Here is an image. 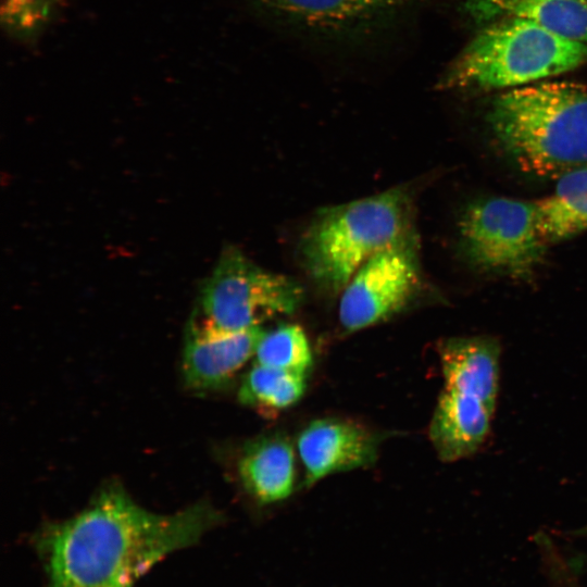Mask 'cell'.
<instances>
[{
  "label": "cell",
  "mask_w": 587,
  "mask_h": 587,
  "mask_svg": "<svg viewBox=\"0 0 587 587\" xmlns=\"http://www.w3.org/2000/svg\"><path fill=\"white\" fill-rule=\"evenodd\" d=\"M220 521L204 501L171 514L148 511L120 484L110 483L74 516L43 524L34 541L48 587H130Z\"/></svg>",
  "instance_id": "1"
},
{
  "label": "cell",
  "mask_w": 587,
  "mask_h": 587,
  "mask_svg": "<svg viewBox=\"0 0 587 587\" xmlns=\"http://www.w3.org/2000/svg\"><path fill=\"white\" fill-rule=\"evenodd\" d=\"M502 152L521 171L558 178L587 164V86L544 80L509 89L487 111Z\"/></svg>",
  "instance_id": "2"
},
{
  "label": "cell",
  "mask_w": 587,
  "mask_h": 587,
  "mask_svg": "<svg viewBox=\"0 0 587 587\" xmlns=\"http://www.w3.org/2000/svg\"><path fill=\"white\" fill-rule=\"evenodd\" d=\"M413 233L409 191L396 187L320 210L301 237L300 261L315 286L334 297L370 258Z\"/></svg>",
  "instance_id": "3"
},
{
  "label": "cell",
  "mask_w": 587,
  "mask_h": 587,
  "mask_svg": "<svg viewBox=\"0 0 587 587\" xmlns=\"http://www.w3.org/2000/svg\"><path fill=\"white\" fill-rule=\"evenodd\" d=\"M587 63V43L557 35L524 18L490 22L444 74L445 89H513Z\"/></svg>",
  "instance_id": "4"
},
{
  "label": "cell",
  "mask_w": 587,
  "mask_h": 587,
  "mask_svg": "<svg viewBox=\"0 0 587 587\" xmlns=\"http://www.w3.org/2000/svg\"><path fill=\"white\" fill-rule=\"evenodd\" d=\"M459 229L471 265L513 279H529L548 247L539 232L536 201L478 199L464 210Z\"/></svg>",
  "instance_id": "5"
},
{
  "label": "cell",
  "mask_w": 587,
  "mask_h": 587,
  "mask_svg": "<svg viewBox=\"0 0 587 587\" xmlns=\"http://www.w3.org/2000/svg\"><path fill=\"white\" fill-rule=\"evenodd\" d=\"M199 299L196 312L204 322L225 330H243L294 313L302 303L303 289L294 278L267 271L228 247L204 280Z\"/></svg>",
  "instance_id": "6"
},
{
  "label": "cell",
  "mask_w": 587,
  "mask_h": 587,
  "mask_svg": "<svg viewBox=\"0 0 587 587\" xmlns=\"http://www.w3.org/2000/svg\"><path fill=\"white\" fill-rule=\"evenodd\" d=\"M423 286L416 233L370 258L341 292L339 321L354 332L401 311Z\"/></svg>",
  "instance_id": "7"
},
{
  "label": "cell",
  "mask_w": 587,
  "mask_h": 587,
  "mask_svg": "<svg viewBox=\"0 0 587 587\" xmlns=\"http://www.w3.org/2000/svg\"><path fill=\"white\" fill-rule=\"evenodd\" d=\"M273 21L324 39H359L391 26L413 0H245Z\"/></svg>",
  "instance_id": "8"
},
{
  "label": "cell",
  "mask_w": 587,
  "mask_h": 587,
  "mask_svg": "<svg viewBox=\"0 0 587 587\" xmlns=\"http://www.w3.org/2000/svg\"><path fill=\"white\" fill-rule=\"evenodd\" d=\"M264 330L261 326L225 330L204 322L195 311L187 324L183 376L193 391L225 387L255 353Z\"/></svg>",
  "instance_id": "9"
},
{
  "label": "cell",
  "mask_w": 587,
  "mask_h": 587,
  "mask_svg": "<svg viewBox=\"0 0 587 587\" xmlns=\"http://www.w3.org/2000/svg\"><path fill=\"white\" fill-rule=\"evenodd\" d=\"M297 448L310 487L325 476L367 466L377 453V439L355 422L321 419L311 422L298 436Z\"/></svg>",
  "instance_id": "10"
},
{
  "label": "cell",
  "mask_w": 587,
  "mask_h": 587,
  "mask_svg": "<svg viewBox=\"0 0 587 587\" xmlns=\"http://www.w3.org/2000/svg\"><path fill=\"white\" fill-rule=\"evenodd\" d=\"M444 388L482 400L494 412L500 379L501 345L489 335L460 336L439 342Z\"/></svg>",
  "instance_id": "11"
},
{
  "label": "cell",
  "mask_w": 587,
  "mask_h": 587,
  "mask_svg": "<svg viewBox=\"0 0 587 587\" xmlns=\"http://www.w3.org/2000/svg\"><path fill=\"white\" fill-rule=\"evenodd\" d=\"M494 414L478 398L444 388L428 428L439 459L454 462L476 453L489 435Z\"/></svg>",
  "instance_id": "12"
},
{
  "label": "cell",
  "mask_w": 587,
  "mask_h": 587,
  "mask_svg": "<svg viewBox=\"0 0 587 587\" xmlns=\"http://www.w3.org/2000/svg\"><path fill=\"white\" fill-rule=\"evenodd\" d=\"M464 9L479 23L524 18L562 37L587 43V0H465Z\"/></svg>",
  "instance_id": "13"
},
{
  "label": "cell",
  "mask_w": 587,
  "mask_h": 587,
  "mask_svg": "<svg viewBox=\"0 0 587 587\" xmlns=\"http://www.w3.org/2000/svg\"><path fill=\"white\" fill-rule=\"evenodd\" d=\"M238 472L246 490L261 503L290 496L295 487V453L287 438L260 437L246 446Z\"/></svg>",
  "instance_id": "14"
},
{
  "label": "cell",
  "mask_w": 587,
  "mask_h": 587,
  "mask_svg": "<svg viewBox=\"0 0 587 587\" xmlns=\"http://www.w3.org/2000/svg\"><path fill=\"white\" fill-rule=\"evenodd\" d=\"M547 197L536 200L545 243H558L587 230V164L566 172Z\"/></svg>",
  "instance_id": "15"
},
{
  "label": "cell",
  "mask_w": 587,
  "mask_h": 587,
  "mask_svg": "<svg viewBox=\"0 0 587 587\" xmlns=\"http://www.w3.org/2000/svg\"><path fill=\"white\" fill-rule=\"evenodd\" d=\"M305 389V375L255 363L238 390L239 401L265 415L295 404Z\"/></svg>",
  "instance_id": "16"
},
{
  "label": "cell",
  "mask_w": 587,
  "mask_h": 587,
  "mask_svg": "<svg viewBox=\"0 0 587 587\" xmlns=\"http://www.w3.org/2000/svg\"><path fill=\"white\" fill-rule=\"evenodd\" d=\"M254 357L255 363L302 375H307L313 364L307 335L297 324H284L264 332Z\"/></svg>",
  "instance_id": "17"
},
{
  "label": "cell",
  "mask_w": 587,
  "mask_h": 587,
  "mask_svg": "<svg viewBox=\"0 0 587 587\" xmlns=\"http://www.w3.org/2000/svg\"><path fill=\"white\" fill-rule=\"evenodd\" d=\"M60 0H1V26L12 39L34 42L50 26Z\"/></svg>",
  "instance_id": "18"
},
{
  "label": "cell",
  "mask_w": 587,
  "mask_h": 587,
  "mask_svg": "<svg viewBox=\"0 0 587 587\" xmlns=\"http://www.w3.org/2000/svg\"><path fill=\"white\" fill-rule=\"evenodd\" d=\"M575 536L587 537V524L572 533Z\"/></svg>",
  "instance_id": "19"
}]
</instances>
